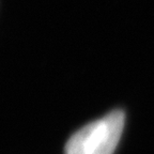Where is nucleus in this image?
<instances>
[{"mask_svg": "<svg viewBox=\"0 0 154 154\" xmlns=\"http://www.w3.org/2000/svg\"><path fill=\"white\" fill-rule=\"evenodd\" d=\"M124 122V112L113 110L104 118L88 123L67 140L64 154H113Z\"/></svg>", "mask_w": 154, "mask_h": 154, "instance_id": "obj_1", "label": "nucleus"}]
</instances>
